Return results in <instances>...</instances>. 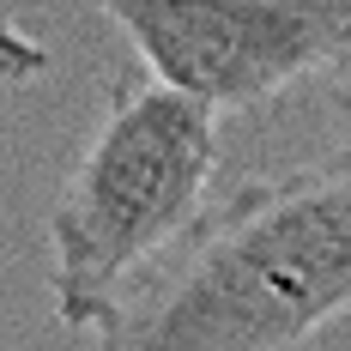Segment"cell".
Returning <instances> with one entry per match:
<instances>
[{
    "label": "cell",
    "instance_id": "cell-3",
    "mask_svg": "<svg viewBox=\"0 0 351 351\" xmlns=\"http://www.w3.org/2000/svg\"><path fill=\"white\" fill-rule=\"evenodd\" d=\"M152 79L243 115L291 85L339 73L351 55V0H97Z\"/></svg>",
    "mask_w": 351,
    "mask_h": 351
},
{
    "label": "cell",
    "instance_id": "cell-5",
    "mask_svg": "<svg viewBox=\"0 0 351 351\" xmlns=\"http://www.w3.org/2000/svg\"><path fill=\"white\" fill-rule=\"evenodd\" d=\"M333 104H339V121H346V145H351V55H346V67L333 73Z\"/></svg>",
    "mask_w": 351,
    "mask_h": 351
},
{
    "label": "cell",
    "instance_id": "cell-1",
    "mask_svg": "<svg viewBox=\"0 0 351 351\" xmlns=\"http://www.w3.org/2000/svg\"><path fill=\"white\" fill-rule=\"evenodd\" d=\"M351 315V145L243 182L97 327L91 351H309Z\"/></svg>",
    "mask_w": 351,
    "mask_h": 351
},
{
    "label": "cell",
    "instance_id": "cell-2",
    "mask_svg": "<svg viewBox=\"0 0 351 351\" xmlns=\"http://www.w3.org/2000/svg\"><path fill=\"white\" fill-rule=\"evenodd\" d=\"M218 109L164 79L109 97L49 206V303L61 327L97 333L212 212Z\"/></svg>",
    "mask_w": 351,
    "mask_h": 351
},
{
    "label": "cell",
    "instance_id": "cell-4",
    "mask_svg": "<svg viewBox=\"0 0 351 351\" xmlns=\"http://www.w3.org/2000/svg\"><path fill=\"white\" fill-rule=\"evenodd\" d=\"M49 73V49L0 6V85H31Z\"/></svg>",
    "mask_w": 351,
    "mask_h": 351
}]
</instances>
